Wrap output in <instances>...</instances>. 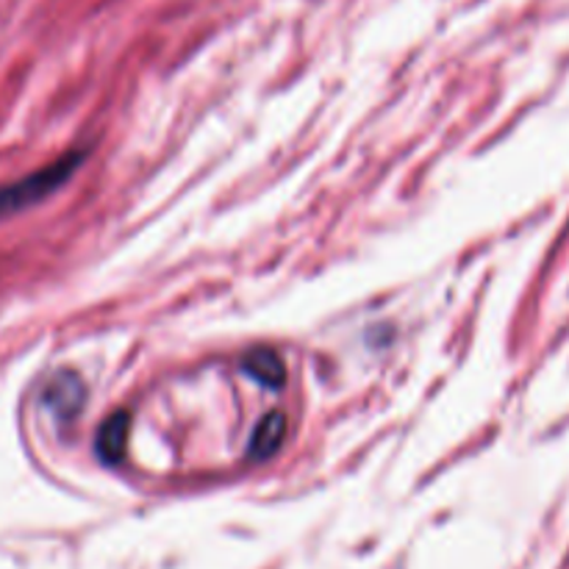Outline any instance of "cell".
Returning a JSON list of instances; mask_svg holds the SVG:
<instances>
[{"label":"cell","mask_w":569,"mask_h":569,"mask_svg":"<svg viewBox=\"0 0 569 569\" xmlns=\"http://www.w3.org/2000/svg\"><path fill=\"white\" fill-rule=\"evenodd\" d=\"M42 400L56 417H61V420H72L83 406L81 378L72 376V372H61V376L50 378L48 387H44L42 392Z\"/></svg>","instance_id":"7a4b0ae2"},{"label":"cell","mask_w":569,"mask_h":569,"mask_svg":"<svg viewBox=\"0 0 569 569\" xmlns=\"http://www.w3.org/2000/svg\"><path fill=\"white\" fill-rule=\"evenodd\" d=\"M244 376H250L253 381H259L261 387H283L287 381V367H283V359L270 348H256L250 350L242 359Z\"/></svg>","instance_id":"5b68a950"},{"label":"cell","mask_w":569,"mask_h":569,"mask_svg":"<svg viewBox=\"0 0 569 569\" xmlns=\"http://www.w3.org/2000/svg\"><path fill=\"white\" fill-rule=\"evenodd\" d=\"M128 431H131V415H128V411H114V415L98 428L94 450H98L100 461H106V465H120L122 456H126Z\"/></svg>","instance_id":"3957f363"},{"label":"cell","mask_w":569,"mask_h":569,"mask_svg":"<svg viewBox=\"0 0 569 569\" xmlns=\"http://www.w3.org/2000/svg\"><path fill=\"white\" fill-rule=\"evenodd\" d=\"M81 161H83V153L81 150H76V153H67L61 156V159L50 161V164L39 167V170H33L31 176L20 178V181L0 187V220L11 214H20V211L31 209V206L42 203L44 198H50L56 189L64 187V183L70 181L72 172L78 170Z\"/></svg>","instance_id":"6da1fadb"},{"label":"cell","mask_w":569,"mask_h":569,"mask_svg":"<svg viewBox=\"0 0 569 569\" xmlns=\"http://www.w3.org/2000/svg\"><path fill=\"white\" fill-rule=\"evenodd\" d=\"M287 428H289L287 415H283V411H270V415L256 426L253 439H250V459L264 461L270 459L272 453H278L283 439H287Z\"/></svg>","instance_id":"277c9868"}]
</instances>
